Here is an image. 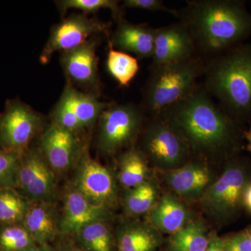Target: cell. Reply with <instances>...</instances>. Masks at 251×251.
Instances as JSON below:
<instances>
[{"label": "cell", "instance_id": "obj_1", "mask_svg": "<svg viewBox=\"0 0 251 251\" xmlns=\"http://www.w3.org/2000/svg\"><path fill=\"white\" fill-rule=\"evenodd\" d=\"M158 115L198 156H227L240 148L242 124L223 110L202 83Z\"/></svg>", "mask_w": 251, "mask_h": 251}, {"label": "cell", "instance_id": "obj_2", "mask_svg": "<svg viewBox=\"0 0 251 251\" xmlns=\"http://www.w3.org/2000/svg\"><path fill=\"white\" fill-rule=\"evenodd\" d=\"M196 55L204 62L243 44L251 35V14L241 0H191L177 10Z\"/></svg>", "mask_w": 251, "mask_h": 251}, {"label": "cell", "instance_id": "obj_3", "mask_svg": "<svg viewBox=\"0 0 251 251\" xmlns=\"http://www.w3.org/2000/svg\"><path fill=\"white\" fill-rule=\"evenodd\" d=\"M204 88L229 117L251 121V44H239L204 62Z\"/></svg>", "mask_w": 251, "mask_h": 251}, {"label": "cell", "instance_id": "obj_4", "mask_svg": "<svg viewBox=\"0 0 251 251\" xmlns=\"http://www.w3.org/2000/svg\"><path fill=\"white\" fill-rule=\"evenodd\" d=\"M204 62L198 56L181 62L150 68L140 104L150 115H158L167 107L189 95L202 77Z\"/></svg>", "mask_w": 251, "mask_h": 251}, {"label": "cell", "instance_id": "obj_5", "mask_svg": "<svg viewBox=\"0 0 251 251\" xmlns=\"http://www.w3.org/2000/svg\"><path fill=\"white\" fill-rule=\"evenodd\" d=\"M146 112L140 105L111 103L97 122V146L105 156H112L131 148L143 129Z\"/></svg>", "mask_w": 251, "mask_h": 251}, {"label": "cell", "instance_id": "obj_6", "mask_svg": "<svg viewBox=\"0 0 251 251\" xmlns=\"http://www.w3.org/2000/svg\"><path fill=\"white\" fill-rule=\"evenodd\" d=\"M143 127L140 151L161 169H176L184 166L191 152L182 140L167 125L161 115H150Z\"/></svg>", "mask_w": 251, "mask_h": 251}, {"label": "cell", "instance_id": "obj_7", "mask_svg": "<svg viewBox=\"0 0 251 251\" xmlns=\"http://www.w3.org/2000/svg\"><path fill=\"white\" fill-rule=\"evenodd\" d=\"M44 115L18 99H8L0 112V150L23 153L44 130Z\"/></svg>", "mask_w": 251, "mask_h": 251}, {"label": "cell", "instance_id": "obj_8", "mask_svg": "<svg viewBox=\"0 0 251 251\" xmlns=\"http://www.w3.org/2000/svg\"><path fill=\"white\" fill-rule=\"evenodd\" d=\"M70 185L96 205L110 210L117 204L115 176L110 169L90 156L87 147L74 168Z\"/></svg>", "mask_w": 251, "mask_h": 251}, {"label": "cell", "instance_id": "obj_9", "mask_svg": "<svg viewBox=\"0 0 251 251\" xmlns=\"http://www.w3.org/2000/svg\"><path fill=\"white\" fill-rule=\"evenodd\" d=\"M55 173L37 147H29L22 153L16 189L31 202H53L57 181Z\"/></svg>", "mask_w": 251, "mask_h": 251}, {"label": "cell", "instance_id": "obj_10", "mask_svg": "<svg viewBox=\"0 0 251 251\" xmlns=\"http://www.w3.org/2000/svg\"><path fill=\"white\" fill-rule=\"evenodd\" d=\"M109 23L87 14H72L51 29L49 39L40 55V62L46 64L55 52H64L82 45L92 36L108 35Z\"/></svg>", "mask_w": 251, "mask_h": 251}, {"label": "cell", "instance_id": "obj_11", "mask_svg": "<svg viewBox=\"0 0 251 251\" xmlns=\"http://www.w3.org/2000/svg\"><path fill=\"white\" fill-rule=\"evenodd\" d=\"M245 171V168L237 163L226 167L221 177L203 194L202 204L206 213L216 218H224L235 211L249 184Z\"/></svg>", "mask_w": 251, "mask_h": 251}, {"label": "cell", "instance_id": "obj_12", "mask_svg": "<svg viewBox=\"0 0 251 251\" xmlns=\"http://www.w3.org/2000/svg\"><path fill=\"white\" fill-rule=\"evenodd\" d=\"M94 36L75 49L61 52L60 64L67 82L81 91L100 97L97 50L100 39Z\"/></svg>", "mask_w": 251, "mask_h": 251}, {"label": "cell", "instance_id": "obj_13", "mask_svg": "<svg viewBox=\"0 0 251 251\" xmlns=\"http://www.w3.org/2000/svg\"><path fill=\"white\" fill-rule=\"evenodd\" d=\"M81 136L50 123L43 130L38 148L55 174L74 169L86 148Z\"/></svg>", "mask_w": 251, "mask_h": 251}, {"label": "cell", "instance_id": "obj_14", "mask_svg": "<svg viewBox=\"0 0 251 251\" xmlns=\"http://www.w3.org/2000/svg\"><path fill=\"white\" fill-rule=\"evenodd\" d=\"M110 216L109 209L92 204L70 185L63 198L62 211L59 218V235L74 237L87 225L107 221Z\"/></svg>", "mask_w": 251, "mask_h": 251}, {"label": "cell", "instance_id": "obj_15", "mask_svg": "<svg viewBox=\"0 0 251 251\" xmlns=\"http://www.w3.org/2000/svg\"><path fill=\"white\" fill-rule=\"evenodd\" d=\"M195 55L193 39L184 23L179 21L156 28L150 68L181 62Z\"/></svg>", "mask_w": 251, "mask_h": 251}, {"label": "cell", "instance_id": "obj_16", "mask_svg": "<svg viewBox=\"0 0 251 251\" xmlns=\"http://www.w3.org/2000/svg\"><path fill=\"white\" fill-rule=\"evenodd\" d=\"M112 34L114 49L135 54L138 59L152 57L156 29L148 24H134L122 18Z\"/></svg>", "mask_w": 251, "mask_h": 251}, {"label": "cell", "instance_id": "obj_17", "mask_svg": "<svg viewBox=\"0 0 251 251\" xmlns=\"http://www.w3.org/2000/svg\"><path fill=\"white\" fill-rule=\"evenodd\" d=\"M165 179L175 193L181 197L193 199L202 197L211 185V175L204 164L193 162L168 171Z\"/></svg>", "mask_w": 251, "mask_h": 251}, {"label": "cell", "instance_id": "obj_18", "mask_svg": "<svg viewBox=\"0 0 251 251\" xmlns=\"http://www.w3.org/2000/svg\"><path fill=\"white\" fill-rule=\"evenodd\" d=\"M57 103L72 112L85 130L97 125L102 112L111 103L100 101L99 97L78 90L69 82Z\"/></svg>", "mask_w": 251, "mask_h": 251}, {"label": "cell", "instance_id": "obj_19", "mask_svg": "<svg viewBox=\"0 0 251 251\" xmlns=\"http://www.w3.org/2000/svg\"><path fill=\"white\" fill-rule=\"evenodd\" d=\"M59 218L53 202H32L22 225L38 246L48 247L59 234Z\"/></svg>", "mask_w": 251, "mask_h": 251}, {"label": "cell", "instance_id": "obj_20", "mask_svg": "<svg viewBox=\"0 0 251 251\" xmlns=\"http://www.w3.org/2000/svg\"><path fill=\"white\" fill-rule=\"evenodd\" d=\"M187 208L175 196L166 195L153 208L150 219L153 227L164 233L174 234L189 223Z\"/></svg>", "mask_w": 251, "mask_h": 251}, {"label": "cell", "instance_id": "obj_21", "mask_svg": "<svg viewBox=\"0 0 251 251\" xmlns=\"http://www.w3.org/2000/svg\"><path fill=\"white\" fill-rule=\"evenodd\" d=\"M160 244L156 231L148 225L127 222L117 229V251H156Z\"/></svg>", "mask_w": 251, "mask_h": 251}, {"label": "cell", "instance_id": "obj_22", "mask_svg": "<svg viewBox=\"0 0 251 251\" xmlns=\"http://www.w3.org/2000/svg\"><path fill=\"white\" fill-rule=\"evenodd\" d=\"M148 159L140 149L131 147L119 158L118 179L126 188H131L148 181Z\"/></svg>", "mask_w": 251, "mask_h": 251}, {"label": "cell", "instance_id": "obj_23", "mask_svg": "<svg viewBox=\"0 0 251 251\" xmlns=\"http://www.w3.org/2000/svg\"><path fill=\"white\" fill-rule=\"evenodd\" d=\"M31 203L16 188H0V225L22 224Z\"/></svg>", "mask_w": 251, "mask_h": 251}, {"label": "cell", "instance_id": "obj_24", "mask_svg": "<svg viewBox=\"0 0 251 251\" xmlns=\"http://www.w3.org/2000/svg\"><path fill=\"white\" fill-rule=\"evenodd\" d=\"M106 66L109 74L120 86L126 87L130 85L140 69L136 57L114 49L110 41L108 43Z\"/></svg>", "mask_w": 251, "mask_h": 251}, {"label": "cell", "instance_id": "obj_25", "mask_svg": "<svg viewBox=\"0 0 251 251\" xmlns=\"http://www.w3.org/2000/svg\"><path fill=\"white\" fill-rule=\"evenodd\" d=\"M209 243L205 227L201 221L186 224L171 239L172 251H205Z\"/></svg>", "mask_w": 251, "mask_h": 251}, {"label": "cell", "instance_id": "obj_26", "mask_svg": "<svg viewBox=\"0 0 251 251\" xmlns=\"http://www.w3.org/2000/svg\"><path fill=\"white\" fill-rule=\"evenodd\" d=\"M107 221H97L82 227L74 237L87 251H113V241Z\"/></svg>", "mask_w": 251, "mask_h": 251}, {"label": "cell", "instance_id": "obj_27", "mask_svg": "<svg viewBox=\"0 0 251 251\" xmlns=\"http://www.w3.org/2000/svg\"><path fill=\"white\" fill-rule=\"evenodd\" d=\"M157 198V188L152 181L148 180L135 187L126 189L124 204L132 215H140L152 209Z\"/></svg>", "mask_w": 251, "mask_h": 251}, {"label": "cell", "instance_id": "obj_28", "mask_svg": "<svg viewBox=\"0 0 251 251\" xmlns=\"http://www.w3.org/2000/svg\"><path fill=\"white\" fill-rule=\"evenodd\" d=\"M119 2L116 0H61L56 1V4L62 15L70 9L80 10L87 15L100 9H109L117 21L124 17L123 9Z\"/></svg>", "mask_w": 251, "mask_h": 251}, {"label": "cell", "instance_id": "obj_29", "mask_svg": "<svg viewBox=\"0 0 251 251\" xmlns=\"http://www.w3.org/2000/svg\"><path fill=\"white\" fill-rule=\"evenodd\" d=\"M38 246L22 224L0 229V251H26Z\"/></svg>", "mask_w": 251, "mask_h": 251}, {"label": "cell", "instance_id": "obj_30", "mask_svg": "<svg viewBox=\"0 0 251 251\" xmlns=\"http://www.w3.org/2000/svg\"><path fill=\"white\" fill-rule=\"evenodd\" d=\"M22 153L0 150V188L16 187Z\"/></svg>", "mask_w": 251, "mask_h": 251}, {"label": "cell", "instance_id": "obj_31", "mask_svg": "<svg viewBox=\"0 0 251 251\" xmlns=\"http://www.w3.org/2000/svg\"><path fill=\"white\" fill-rule=\"evenodd\" d=\"M123 4L124 7L128 9H138L152 12L163 11L177 17V10L167 7L161 0H125Z\"/></svg>", "mask_w": 251, "mask_h": 251}, {"label": "cell", "instance_id": "obj_32", "mask_svg": "<svg viewBox=\"0 0 251 251\" xmlns=\"http://www.w3.org/2000/svg\"><path fill=\"white\" fill-rule=\"evenodd\" d=\"M225 251H251V239L248 232H240L224 239Z\"/></svg>", "mask_w": 251, "mask_h": 251}, {"label": "cell", "instance_id": "obj_33", "mask_svg": "<svg viewBox=\"0 0 251 251\" xmlns=\"http://www.w3.org/2000/svg\"><path fill=\"white\" fill-rule=\"evenodd\" d=\"M205 251H225L224 239L213 234L209 237V243Z\"/></svg>", "mask_w": 251, "mask_h": 251}, {"label": "cell", "instance_id": "obj_34", "mask_svg": "<svg viewBox=\"0 0 251 251\" xmlns=\"http://www.w3.org/2000/svg\"><path fill=\"white\" fill-rule=\"evenodd\" d=\"M53 250L54 251H87L72 241L60 243L57 249H54Z\"/></svg>", "mask_w": 251, "mask_h": 251}, {"label": "cell", "instance_id": "obj_35", "mask_svg": "<svg viewBox=\"0 0 251 251\" xmlns=\"http://www.w3.org/2000/svg\"><path fill=\"white\" fill-rule=\"evenodd\" d=\"M244 204L247 206L248 209L251 211V184H248L243 197Z\"/></svg>", "mask_w": 251, "mask_h": 251}, {"label": "cell", "instance_id": "obj_36", "mask_svg": "<svg viewBox=\"0 0 251 251\" xmlns=\"http://www.w3.org/2000/svg\"><path fill=\"white\" fill-rule=\"evenodd\" d=\"M244 136L248 141L247 150L251 152V126L247 131L244 132Z\"/></svg>", "mask_w": 251, "mask_h": 251}, {"label": "cell", "instance_id": "obj_37", "mask_svg": "<svg viewBox=\"0 0 251 251\" xmlns=\"http://www.w3.org/2000/svg\"><path fill=\"white\" fill-rule=\"evenodd\" d=\"M26 251H54V250L53 249L50 247V246H48V247L36 246V247Z\"/></svg>", "mask_w": 251, "mask_h": 251}, {"label": "cell", "instance_id": "obj_38", "mask_svg": "<svg viewBox=\"0 0 251 251\" xmlns=\"http://www.w3.org/2000/svg\"><path fill=\"white\" fill-rule=\"evenodd\" d=\"M248 234H249V237H250L251 239V227L249 229V230L247 231Z\"/></svg>", "mask_w": 251, "mask_h": 251}]
</instances>
